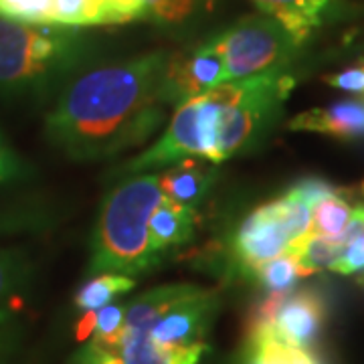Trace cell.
<instances>
[{"label":"cell","mask_w":364,"mask_h":364,"mask_svg":"<svg viewBox=\"0 0 364 364\" xmlns=\"http://www.w3.org/2000/svg\"><path fill=\"white\" fill-rule=\"evenodd\" d=\"M166 57L148 53L79 75L47 117L51 142L77 160L112 156L144 142L164 117Z\"/></svg>","instance_id":"1"},{"label":"cell","mask_w":364,"mask_h":364,"mask_svg":"<svg viewBox=\"0 0 364 364\" xmlns=\"http://www.w3.org/2000/svg\"><path fill=\"white\" fill-rule=\"evenodd\" d=\"M217 117L219 107L207 95H198L195 100L176 105V112L170 119L166 132L152 148H148L136 158L128 170L142 172L166 164L172 166L191 156L210 160Z\"/></svg>","instance_id":"6"},{"label":"cell","mask_w":364,"mask_h":364,"mask_svg":"<svg viewBox=\"0 0 364 364\" xmlns=\"http://www.w3.org/2000/svg\"><path fill=\"white\" fill-rule=\"evenodd\" d=\"M259 11L282 23L287 33L304 45L310 39L314 28L332 14L336 0H253Z\"/></svg>","instance_id":"12"},{"label":"cell","mask_w":364,"mask_h":364,"mask_svg":"<svg viewBox=\"0 0 364 364\" xmlns=\"http://www.w3.org/2000/svg\"><path fill=\"white\" fill-rule=\"evenodd\" d=\"M81 364H124L119 354H112V352H104L100 348H95L93 344H90L85 350L81 352Z\"/></svg>","instance_id":"28"},{"label":"cell","mask_w":364,"mask_h":364,"mask_svg":"<svg viewBox=\"0 0 364 364\" xmlns=\"http://www.w3.org/2000/svg\"><path fill=\"white\" fill-rule=\"evenodd\" d=\"M217 308V294L213 289L193 286L146 330L134 334L146 336L170 364H198L207 352L205 336Z\"/></svg>","instance_id":"5"},{"label":"cell","mask_w":364,"mask_h":364,"mask_svg":"<svg viewBox=\"0 0 364 364\" xmlns=\"http://www.w3.org/2000/svg\"><path fill=\"white\" fill-rule=\"evenodd\" d=\"M326 320V308L322 298L312 291L304 289L298 294H287L282 308L275 314V320L269 330L273 336L289 346L306 348L318 338Z\"/></svg>","instance_id":"10"},{"label":"cell","mask_w":364,"mask_h":364,"mask_svg":"<svg viewBox=\"0 0 364 364\" xmlns=\"http://www.w3.org/2000/svg\"><path fill=\"white\" fill-rule=\"evenodd\" d=\"M253 275L259 279L261 286L269 294H289L296 287L299 277H304V272L298 265L296 257L289 251H286V253L257 265L253 269Z\"/></svg>","instance_id":"18"},{"label":"cell","mask_w":364,"mask_h":364,"mask_svg":"<svg viewBox=\"0 0 364 364\" xmlns=\"http://www.w3.org/2000/svg\"><path fill=\"white\" fill-rule=\"evenodd\" d=\"M124 318L126 310L122 306H105L97 312V326H95V336L90 344L104 352L119 354V344L124 336Z\"/></svg>","instance_id":"20"},{"label":"cell","mask_w":364,"mask_h":364,"mask_svg":"<svg viewBox=\"0 0 364 364\" xmlns=\"http://www.w3.org/2000/svg\"><path fill=\"white\" fill-rule=\"evenodd\" d=\"M195 210L181 207L168 198H162L148 223L152 245L156 247L158 253H162L164 249L178 247L191 241L195 233Z\"/></svg>","instance_id":"14"},{"label":"cell","mask_w":364,"mask_h":364,"mask_svg":"<svg viewBox=\"0 0 364 364\" xmlns=\"http://www.w3.org/2000/svg\"><path fill=\"white\" fill-rule=\"evenodd\" d=\"M21 166L16 162V158L11 154V150L0 142V182L11 181L14 176H18Z\"/></svg>","instance_id":"29"},{"label":"cell","mask_w":364,"mask_h":364,"mask_svg":"<svg viewBox=\"0 0 364 364\" xmlns=\"http://www.w3.org/2000/svg\"><path fill=\"white\" fill-rule=\"evenodd\" d=\"M287 251L296 257L304 275H310L320 269H332L342 255V247L334 241V237L318 233H308Z\"/></svg>","instance_id":"16"},{"label":"cell","mask_w":364,"mask_h":364,"mask_svg":"<svg viewBox=\"0 0 364 364\" xmlns=\"http://www.w3.org/2000/svg\"><path fill=\"white\" fill-rule=\"evenodd\" d=\"M146 16V0H104V25H122Z\"/></svg>","instance_id":"23"},{"label":"cell","mask_w":364,"mask_h":364,"mask_svg":"<svg viewBox=\"0 0 364 364\" xmlns=\"http://www.w3.org/2000/svg\"><path fill=\"white\" fill-rule=\"evenodd\" d=\"M91 4H95L102 11V25H104V0H90Z\"/></svg>","instance_id":"31"},{"label":"cell","mask_w":364,"mask_h":364,"mask_svg":"<svg viewBox=\"0 0 364 364\" xmlns=\"http://www.w3.org/2000/svg\"><path fill=\"white\" fill-rule=\"evenodd\" d=\"M291 245L294 239L284 223L277 198L247 215L233 239L235 257L251 273L261 263L286 253Z\"/></svg>","instance_id":"9"},{"label":"cell","mask_w":364,"mask_h":364,"mask_svg":"<svg viewBox=\"0 0 364 364\" xmlns=\"http://www.w3.org/2000/svg\"><path fill=\"white\" fill-rule=\"evenodd\" d=\"M363 193H364V184H363Z\"/></svg>","instance_id":"32"},{"label":"cell","mask_w":364,"mask_h":364,"mask_svg":"<svg viewBox=\"0 0 364 364\" xmlns=\"http://www.w3.org/2000/svg\"><path fill=\"white\" fill-rule=\"evenodd\" d=\"M225 81V59L215 41L208 39L195 49L166 57L162 91L166 104L181 105Z\"/></svg>","instance_id":"8"},{"label":"cell","mask_w":364,"mask_h":364,"mask_svg":"<svg viewBox=\"0 0 364 364\" xmlns=\"http://www.w3.org/2000/svg\"><path fill=\"white\" fill-rule=\"evenodd\" d=\"M95 326H97V312H95V310H90V312L83 314L81 322L77 324V330H75L77 340L91 338V334L95 332Z\"/></svg>","instance_id":"30"},{"label":"cell","mask_w":364,"mask_h":364,"mask_svg":"<svg viewBox=\"0 0 364 364\" xmlns=\"http://www.w3.org/2000/svg\"><path fill=\"white\" fill-rule=\"evenodd\" d=\"M287 193L291 196H296V198H299L301 203H306L310 208L316 207V205H318L320 200H324V198L340 195V191L336 186L320 181V178H308V181L298 182V184H296L294 188H289Z\"/></svg>","instance_id":"25"},{"label":"cell","mask_w":364,"mask_h":364,"mask_svg":"<svg viewBox=\"0 0 364 364\" xmlns=\"http://www.w3.org/2000/svg\"><path fill=\"white\" fill-rule=\"evenodd\" d=\"M235 364H320L306 348H296L277 340L272 332L247 336Z\"/></svg>","instance_id":"15"},{"label":"cell","mask_w":364,"mask_h":364,"mask_svg":"<svg viewBox=\"0 0 364 364\" xmlns=\"http://www.w3.org/2000/svg\"><path fill=\"white\" fill-rule=\"evenodd\" d=\"M162 198L158 174H136L105 198L91 239L90 273L136 275L160 259L148 223Z\"/></svg>","instance_id":"2"},{"label":"cell","mask_w":364,"mask_h":364,"mask_svg":"<svg viewBox=\"0 0 364 364\" xmlns=\"http://www.w3.org/2000/svg\"><path fill=\"white\" fill-rule=\"evenodd\" d=\"M291 130L318 132L340 140L364 138V95L358 100H344L336 104L310 109L289 122Z\"/></svg>","instance_id":"11"},{"label":"cell","mask_w":364,"mask_h":364,"mask_svg":"<svg viewBox=\"0 0 364 364\" xmlns=\"http://www.w3.org/2000/svg\"><path fill=\"white\" fill-rule=\"evenodd\" d=\"M134 286H136V282L130 275L102 273V275L90 279L85 286L79 289L77 296H75V306L83 312L100 310V308H104L105 304H109L116 296L134 289Z\"/></svg>","instance_id":"17"},{"label":"cell","mask_w":364,"mask_h":364,"mask_svg":"<svg viewBox=\"0 0 364 364\" xmlns=\"http://www.w3.org/2000/svg\"><path fill=\"white\" fill-rule=\"evenodd\" d=\"M53 0H0V16L28 25H51Z\"/></svg>","instance_id":"22"},{"label":"cell","mask_w":364,"mask_h":364,"mask_svg":"<svg viewBox=\"0 0 364 364\" xmlns=\"http://www.w3.org/2000/svg\"><path fill=\"white\" fill-rule=\"evenodd\" d=\"M213 41L225 59V81L286 71L301 47L267 14L245 16Z\"/></svg>","instance_id":"4"},{"label":"cell","mask_w":364,"mask_h":364,"mask_svg":"<svg viewBox=\"0 0 364 364\" xmlns=\"http://www.w3.org/2000/svg\"><path fill=\"white\" fill-rule=\"evenodd\" d=\"M81 53L83 39L75 28L0 16V91L41 90L77 65Z\"/></svg>","instance_id":"3"},{"label":"cell","mask_w":364,"mask_h":364,"mask_svg":"<svg viewBox=\"0 0 364 364\" xmlns=\"http://www.w3.org/2000/svg\"><path fill=\"white\" fill-rule=\"evenodd\" d=\"M364 269V235L350 241L348 245L342 247V255H340L338 263L332 267V272L348 275V273L363 272Z\"/></svg>","instance_id":"26"},{"label":"cell","mask_w":364,"mask_h":364,"mask_svg":"<svg viewBox=\"0 0 364 364\" xmlns=\"http://www.w3.org/2000/svg\"><path fill=\"white\" fill-rule=\"evenodd\" d=\"M25 277V257L18 251L0 249V312L13 304L14 291L23 286Z\"/></svg>","instance_id":"21"},{"label":"cell","mask_w":364,"mask_h":364,"mask_svg":"<svg viewBox=\"0 0 364 364\" xmlns=\"http://www.w3.org/2000/svg\"><path fill=\"white\" fill-rule=\"evenodd\" d=\"M324 81L328 85L336 87V90L364 95V65L352 67V69H346V71H340V73H334V75H328Z\"/></svg>","instance_id":"27"},{"label":"cell","mask_w":364,"mask_h":364,"mask_svg":"<svg viewBox=\"0 0 364 364\" xmlns=\"http://www.w3.org/2000/svg\"><path fill=\"white\" fill-rule=\"evenodd\" d=\"M352 210L354 208L348 205L346 198H342V195L320 200L312 208V233L336 237L344 231L346 223L350 221Z\"/></svg>","instance_id":"19"},{"label":"cell","mask_w":364,"mask_h":364,"mask_svg":"<svg viewBox=\"0 0 364 364\" xmlns=\"http://www.w3.org/2000/svg\"><path fill=\"white\" fill-rule=\"evenodd\" d=\"M215 172L208 170L196 158H184L181 162L172 164L164 174L158 176V184L164 198L181 207L195 210V207L207 196L213 184Z\"/></svg>","instance_id":"13"},{"label":"cell","mask_w":364,"mask_h":364,"mask_svg":"<svg viewBox=\"0 0 364 364\" xmlns=\"http://www.w3.org/2000/svg\"><path fill=\"white\" fill-rule=\"evenodd\" d=\"M291 87H294V79L286 71L267 73L259 87L245 102L235 107L219 109L213 152L208 162L219 164L229 156H233L235 152L243 150L263 126L265 117L286 100Z\"/></svg>","instance_id":"7"},{"label":"cell","mask_w":364,"mask_h":364,"mask_svg":"<svg viewBox=\"0 0 364 364\" xmlns=\"http://www.w3.org/2000/svg\"><path fill=\"white\" fill-rule=\"evenodd\" d=\"M148 16L162 23L184 21L195 9V0H146Z\"/></svg>","instance_id":"24"}]
</instances>
